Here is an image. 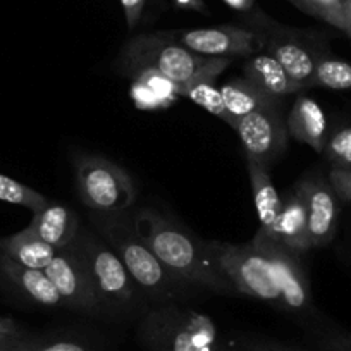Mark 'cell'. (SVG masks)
<instances>
[{"mask_svg":"<svg viewBox=\"0 0 351 351\" xmlns=\"http://www.w3.org/2000/svg\"><path fill=\"white\" fill-rule=\"evenodd\" d=\"M138 337L147 351H219V329L200 310L164 303L148 310Z\"/></svg>","mask_w":351,"mask_h":351,"instance_id":"obj_5","label":"cell"},{"mask_svg":"<svg viewBox=\"0 0 351 351\" xmlns=\"http://www.w3.org/2000/svg\"><path fill=\"white\" fill-rule=\"evenodd\" d=\"M327 183L332 188L339 204H351V167L330 165Z\"/></svg>","mask_w":351,"mask_h":351,"instance_id":"obj_27","label":"cell"},{"mask_svg":"<svg viewBox=\"0 0 351 351\" xmlns=\"http://www.w3.org/2000/svg\"><path fill=\"white\" fill-rule=\"evenodd\" d=\"M245 158L265 169L281 157L288 143V130L278 107H267L238 121L236 126Z\"/></svg>","mask_w":351,"mask_h":351,"instance_id":"obj_9","label":"cell"},{"mask_svg":"<svg viewBox=\"0 0 351 351\" xmlns=\"http://www.w3.org/2000/svg\"><path fill=\"white\" fill-rule=\"evenodd\" d=\"M255 236L267 239L296 256L312 248L308 239L305 200L296 188L286 197V200H282L281 215H279L278 222L272 226V229H269L267 232L256 231Z\"/></svg>","mask_w":351,"mask_h":351,"instance_id":"obj_13","label":"cell"},{"mask_svg":"<svg viewBox=\"0 0 351 351\" xmlns=\"http://www.w3.org/2000/svg\"><path fill=\"white\" fill-rule=\"evenodd\" d=\"M92 222L102 232L106 241L116 252L126 271L130 272L138 288L145 291V295L154 298L160 305L172 303L183 295L186 285L176 279L148 248L147 243L136 234L133 215H128L126 212L119 214L95 212L92 215Z\"/></svg>","mask_w":351,"mask_h":351,"instance_id":"obj_3","label":"cell"},{"mask_svg":"<svg viewBox=\"0 0 351 351\" xmlns=\"http://www.w3.org/2000/svg\"><path fill=\"white\" fill-rule=\"evenodd\" d=\"M344 2V12H346L348 25H350V38H351V0H343Z\"/></svg>","mask_w":351,"mask_h":351,"instance_id":"obj_33","label":"cell"},{"mask_svg":"<svg viewBox=\"0 0 351 351\" xmlns=\"http://www.w3.org/2000/svg\"><path fill=\"white\" fill-rule=\"evenodd\" d=\"M169 35L191 52L207 57H250L260 50L256 32L231 25L169 32Z\"/></svg>","mask_w":351,"mask_h":351,"instance_id":"obj_11","label":"cell"},{"mask_svg":"<svg viewBox=\"0 0 351 351\" xmlns=\"http://www.w3.org/2000/svg\"><path fill=\"white\" fill-rule=\"evenodd\" d=\"M253 32L258 35L260 49L271 53L285 67L289 77L302 88V92L313 86L317 60L322 53L313 50L296 33L271 23L269 19H265V23H262L258 29H253Z\"/></svg>","mask_w":351,"mask_h":351,"instance_id":"obj_8","label":"cell"},{"mask_svg":"<svg viewBox=\"0 0 351 351\" xmlns=\"http://www.w3.org/2000/svg\"><path fill=\"white\" fill-rule=\"evenodd\" d=\"M313 86H324L330 88V90H351V64L322 53L317 60Z\"/></svg>","mask_w":351,"mask_h":351,"instance_id":"obj_22","label":"cell"},{"mask_svg":"<svg viewBox=\"0 0 351 351\" xmlns=\"http://www.w3.org/2000/svg\"><path fill=\"white\" fill-rule=\"evenodd\" d=\"M219 351H245V350H236V348L224 346V344H221V348H219Z\"/></svg>","mask_w":351,"mask_h":351,"instance_id":"obj_34","label":"cell"},{"mask_svg":"<svg viewBox=\"0 0 351 351\" xmlns=\"http://www.w3.org/2000/svg\"><path fill=\"white\" fill-rule=\"evenodd\" d=\"M324 154H326L330 165L351 167V126L337 130L336 133L327 140Z\"/></svg>","mask_w":351,"mask_h":351,"instance_id":"obj_25","label":"cell"},{"mask_svg":"<svg viewBox=\"0 0 351 351\" xmlns=\"http://www.w3.org/2000/svg\"><path fill=\"white\" fill-rule=\"evenodd\" d=\"M293 5H296L298 9H303V0H289Z\"/></svg>","mask_w":351,"mask_h":351,"instance_id":"obj_35","label":"cell"},{"mask_svg":"<svg viewBox=\"0 0 351 351\" xmlns=\"http://www.w3.org/2000/svg\"><path fill=\"white\" fill-rule=\"evenodd\" d=\"M243 73L245 80L258 88L260 92L276 99L302 92V88L289 77L285 67L267 52L253 53L252 59L243 67Z\"/></svg>","mask_w":351,"mask_h":351,"instance_id":"obj_17","label":"cell"},{"mask_svg":"<svg viewBox=\"0 0 351 351\" xmlns=\"http://www.w3.org/2000/svg\"><path fill=\"white\" fill-rule=\"evenodd\" d=\"M222 99H224L226 109L231 117V128L236 130L238 121L250 116L253 112H258L267 107H278L279 99L260 92L258 88L253 86L245 77H234L221 86Z\"/></svg>","mask_w":351,"mask_h":351,"instance_id":"obj_18","label":"cell"},{"mask_svg":"<svg viewBox=\"0 0 351 351\" xmlns=\"http://www.w3.org/2000/svg\"><path fill=\"white\" fill-rule=\"evenodd\" d=\"M302 11L322 19L327 25L350 36V25H348L343 0H303Z\"/></svg>","mask_w":351,"mask_h":351,"instance_id":"obj_24","label":"cell"},{"mask_svg":"<svg viewBox=\"0 0 351 351\" xmlns=\"http://www.w3.org/2000/svg\"><path fill=\"white\" fill-rule=\"evenodd\" d=\"M178 9H184V11H195L208 14V9L205 5V0H172Z\"/></svg>","mask_w":351,"mask_h":351,"instance_id":"obj_31","label":"cell"},{"mask_svg":"<svg viewBox=\"0 0 351 351\" xmlns=\"http://www.w3.org/2000/svg\"><path fill=\"white\" fill-rule=\"evenodd\" d=\"M246 162V169H248L250 183H252V193L253 202H255L256 215H258V231L267 232L272 229V226L278 222L279 215L282 210V200L279 197L278 190H276L272 178L269 174V169L262 167V165L255 164L253 160Z\"/></svg>","mask_w":351,"mask_h":351,"instance_id":"obj_19","label":"cell"},{"mask_svg":"<svg viewBox=\"0 0 351 351\" xmlns=\"http://www.w3.org/2000/svg\"><path fill=\"white\" fill-rule=\"evenodd\" d=\"M0 278L4 279L9 286L18 289L23 296L42 306H64L59 291L45 271L40 269H29L9 258L8 255L0 252Z\"/></svg>","mask_w":351,"mask_h":351,"instance_id":"obj_14","label":"cell"},{"mask_svg":"<svg viewBox=\"0 0 351 351\" xmlns=\"http://www.w3.org/2000/svg\"><path fill=\"white\" fill-rule=\"evenodd\" d=\"M74 180L81 202L100 214H119L136 200L131 176L126 169L102 155L73 154Z\"/></svg>","mask_w":351,"mask_h":351,"instance_id":"obj_6","label":"cell"},{"mask_svg":"<svg viewBox=\"0 0 351 351\" xmlns=\"http://www.w3.org/2000/svg\"><path fill=\"white\" fill-rule=\"evenodd\" d=\"M0 252L25 267L40 271H45L47 265L59 253L53 246L47 245L38 236L33 234L28 228L0 239Z\"/></svg>","mask_w":351,"mask_h":351,"instance_id":"obj_20","label":"cell"},{"mask_svg":"<svg viewBox=\"0 0 351 351\" xmlns=\"http://www.w3.org/2000/svg\"><path fill=\"white\" fill-rule=\"evenodd\" d=\"M243 350L245 351H300L295 348L285 346V344L274 343V341H246L243 343Z\"/></svg>","mask_w":351,"mask_h":351,"instance_id":"obj_30","label":"cell"},{"mask_svg":"<svg viewBox=\"0 0 351 351\" xmlns=\"http://www.w3.org/2000/svg\"><path fill=\"white\" fill-rule=\"evenodd\" d=\"M145 4H147V0H121L124 18H126L128 28L130 29H134L138 26V23H140Z\"/></svg>","mask_w":351,"mask_h":351,"instance_id":"obj_28","label":"cell"},{"mask_svg":"<svg viewBox=\"0 0 351 351\" xmlns=\"http://www.w3.org/2000/svg\"><path fill=\"white\" fill-rule=\"evenodd\" d=\"M119 60L121 71L130 76L155 71L174 83L176 88L204 74L217 76L229 66L226 57H207L191 52L169 33L134 36L123 47Z\"/></svg>","mask_w":351,"mask_h":351,"instance_id":"obj_4","label":"cell"},{"mask_svg":"<svg viewBox=\"0 0 351 351\" xmlns=\"http://www.w3.org/2000/svg\"><path fill=\"white\" fill-rule=\"evenodd\" d=\"M73 246L83 260L104 312L133 310L138 302V286L109 243L92 232H80Z\"/></svg>","mask_w":351,"mask_h":351,"instance_id":"obj_7","label":"cell"},{"mask_svg":"<svg viewBox=\"0 0 351 351\" xmlns=\"http://www.w3.org/2000/svg\"><path fill=\"white\" fill-rule=\"evenodd\" d=\"M326 351H351V336L350 334H332L322 341Z\"/></svg>","mask_w":351,"mask_h":351,"instance_id":"obj_29","label":"cell"},{"mask_svg":"<svg viewBox=\"0 0 351 351\" xmlns=\"http://www.w3.org/2000/svg\"><path fill=\"white\" fill-rule=\"evenodd\" d=\"M286 130L296 141L308 145L315 152H324L327 140V117L322 107L310 97L300 95L286 119Z\"/></svg>","mask_w":351,"mask_h":351,"instance_id":"obj_16","label":"cell"},{"mask_svg":"<svg viewBox=\"0 0 351 351\" xmlns=\"http://www.w3.org/2000/svg\"><path fill=\"white\" fill-rule=\"evenodd\" d=\"M215 77L217 76H212V74H204V76L195 77V80L188 81L186 84L178 86V95L186 97V99H190L197 106L204 107L212 116L219 117V119H222L226 124L231 126V117H229L228 109H226L221 88L214 84Z\"/></svg>","mask_w":351,"mask_h":351,"instance_id":"obj_21","label":"cell"},{"mask_svg":"<svg viewBox=\"0 0 351 351\" xmlns=\"http://www.w3.org/2000/svg\"><path fill=\"white\" fill-rule=\"evenodd\" d=\"M18 351H93L88 344L74 339H35L26 337Z\"/></svg>","mask_w":351,"mask_h":351,"instance_id":"obj_26","label":"cell"},{"mask_svg":"<svg viewBox=\"0 0 351 351\" xmlns=\"http://www.w3.org/2000/svg\"><path fill=\"white\" fill-rule=\"evenodd\" d=\"M296 190L302 193L306 208L308 239L312 248H320L332 241L339 219V200L329 183L320 178H303Z\"/></svg>","mask_w":351,"mask_h":351,"instance_id":"obj_12","label":"cell"},{"mask_svg":"<svg viewBox=\"0 0 351 351\" xmlns=\"http://www.w3.org/2000/svg\"><path fill=\"white\" fill-rule=\"evenodd\" d=\"M207 245L238 295L252 296L298 315L310 310L312 291L300 256L256 236L246 245L219 241Z\"/></svg>","mask_w":351,"mask_h":351,"instance_id":"obj_1","label":"cell"},{"mask_svg":"<svg viewBox=\"0 0 351 351\" xmlns=\"http://www.w3.org/2000/svg\"><path fill=\"white\" fill-rule=\"evenodd\" d=\"M226 5L238 12H248L252 11L255 0H224Z\"/></svg>","mask_w":351,"mask_h":351,"instance_id":"obj_32","label":"cell"},{"mask_svg":"<svg viewBox=\"0 0 351 351\" xmlns=\"http://www.w3.org/2000/svg\"><path fill=\"white\" fill-rule=\"evenodd\" d=\"M0 202L21 205V207L29 208L33 214L40 212L49 204V200L42 193H38L33 188L25 186V184H21L19 181L12 180V178L5 174H0Z\"/></svg>","mask_w":351,"mask_h":351,"instance_id":"obj_23","label":"cell"},{"mask_svg":"<svg viewBox=\"0 0 351 351\" xmlns=\"http://www.w3.org/2000/svg\"><path fill=\"white\" fill-rule=\"evenodd\" d=\"M45 274L59 291L64 306L90 315H99L104 312L92 279L73 243L57 253L56 258L45 267Z\"/></svg>","mask_w":351,"mask_h":351,"instance_id":"obj_10","label":"cell"},{"mask_svg":"<svg viewBox=\"0 0 351 351\" xmlns=\"http://www.w3.org/2000/svg\"><path fill=\"white\" fill-rule=\"evenodd\" d=\"M134 231L155 253L165 269L186 286H200L219 295H238L215 263L207 243L152 208H141L133 215Z\"/></svg>","mask_w":351,"mask_h":351,"instance_id":"obj_2","label":"cell"},{"mask_svg":"<svg viewBox=\"0 0 351 351\" xmlns=\"http://www.w3.org/2000/svg\"><path fill=\"white\" fill-rule=\"evenodd\" d=\"M28 229L47 245L60 252L71 246L80 234V217L66 205L49 202L42 210L33 214Z\"/></svg>","mask_w":351,"mask_h":351,"instance_id":"obj_15","label":"cell"}]
</instances>
